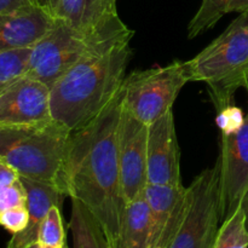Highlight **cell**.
<instances>
[{"label": "cell", "instance_id": "6da1fadb", "mask_svg": "<svg viewBox=\"0 0 248 248\" xmlns=\"http://www.w3.org/2000/svg\"><path fill=\"white\" fill-rule=\"evenodd\" d=\"M121 92L85 127L72 132L62 176V191L92 213L110 248L119 237L126 200L119 166Z\"/></svg>", "mask_w": 248, "mask_h": 248}, {"label": "cell", "instance_id": "7a4b0ae2", "mask_svg": "<svg viewBox=\"0 0 248 248\" xmlns=\"http://www.w3.org/2000/svg\"><path fill=\"white\" fill-rule=\"evenodd\" d=\"M135 31L108 39L90 51L50 89L51 118L70 132L96 120L120 94L132 58Z\"/></svg>", "mask_w": 248, "mask_h": 248}, {"label": "cell", "instance_id": "3957f363", "mask_svg": "<svg viewBox=\"0 0 248 248\" xmlns=\"http://www.w3.org/2000/svg\"><path fill=\"white\" fill-rule=\"evenodd\" d=\"M70 136L69 130L53 120L0 127V159L11 165L21 177L51 184L62 191Z\"/></svg>", "mask_w": 248, "mask_h": 248}, {"label": "cell", "instance_id": "277c9868", "mask_svg": "<svg viewBox=\"0 0 248 248\" xmlns=\"http://www.w3.org/2000/svg\"><path fill=\"white\" fill-rule=\"evenodd\" d=\"M188 64L191 81L207 85L216 110L234 103V94L248 81V12L235 18Z\"/></svg>", "mask_w": 248, "mask_h": 248}, {"label": "cell", "instance_id": "5b68a950", "mask_svg": "<svg viewBox=\"0 0 248 248\" xmlns=\"http://www.w3.org/2000/svg\"><path fill=\"white\" fill-rule=\"evenodd\" d=\"M191 81L188 61H174L164 67L135 70L121 87L123 107L145 125L173 109L181 90Z\"/></svg>", "mask_w": 248, "mask_h": 248}, {"label": "cell", "instance_id": "8992f818", "mask_svg": "<svg viewBox=\"0 0 248 248\" xmlns=\"http://www.w3.org/2000/svg\"><path fill=\"white\" fill-rule=\"evenodd\" d=\"M106 40L108 39L90 36L56 19L52 29L31 46L26 77L51 89L70 68Z\"/></svg>", "mask_w": 248, "mask_h": 248}, {"label": "cell", "instance_id": "52a82bcc", "mask_svg": "<svg viewBox=\"0 0 248 248\" xmlns=\"http://www.w3.org/2000/svg\"><path fill=\"white\" fill-rule=\"evenodd\" d=\"M222 224L219 166L203 170L188 186V208L171 248H213Z\"/></svg>", "mask_w": 248, "mask_h": 248}, {"label": "cell", "instance_id": "ba28073f", "mask_svg": "<svg viewBox=\"0 0 248 248\" xmlns=\"http://www.w3.org/2000/svg\"><path fill=\"white\" fill-rule=\"evenodd\" d=\"M248 93V81L245 86ZM219 166V196L222 222L241 205L248 189V111L237 132L222 135Z\"/></svg>", "mask_w": 248, "mask_h": 248}, {"label": "cell", "instance_id": "9c48e42d", "mask_svg": "<svg viewBox=\"0 0 248 248\" xmlns=\"http://www.w3.org/2000/svg\"><path fill=\"white\" fill-rule=\"evenodd\" d=\"M148 125L124 109L119 125V166L126 202L144 195L148 186Z\"/></svg>", "mask_w": 248, "mask_h": 248}, {"label": "cell", "instance_id": "30bf717a", "mask_svg": "<svg viewBox=\"0 0 248 248\" xmlns=\"http://www.w3.org/2000/svg\"><path fill=\"white\" fill-rule=\"evenodd\" d=\"M52 120L50 89L22 77L0 92V127L28 126Z\"/></svg>", "mask_w": 248, "mask_h": 248}, {"label": "cell", "instance_id": "8fae6325", "mask_svg": "<svg viewBox=\"0 0 248 248\" xmlns=\"http://www.w3.org/2000/svg\"><path fill=\"white\" fill-rule=\"evenodd\" d=\"M53 17L90 36L109 39L128 31L116 0H57Z\"/></svg>", "mask_w": 248, "mask_h": 248}, {"label": "cell", "instance_id": "7c38bea8", "mask_svg": "<svg viewBox=\"0 0 248 248\" xmlns=\"http://www.w3.org/2000/svg\"><path fill=\"white\" fill-rule=\"evenodd\" d=\"M152 219V248H171L188 208V186L148 184L144 191Z\"/></svg>", "mask_w": 248, "mask_h": 248}, {"label": "cell", "instance_id": "4fadbf2b", "mask_svg": "<svg viewBox=\"0 0 248 248\" xmlns=\"http://www.w3.org/2000/svg\"><path fill=\"white\" fill-rule=\"evenodd\" d=\"M148 184H181V152L173 109L148 125Z\"/></svg>", "mask_w": 248, "mask_h": 248}, {"label": "cell", "instance_id": "5bb4252c", "mask_svg": "<svg viewBox=\"0 0 248 248\" xmlns=\"http://www.w3.org/2000/svg\"><path fill=\"white\" fill-rule=\"evenodd\" d=\"M55 23V17L39 6L0 14V52L31 47Z\"/></svg>", "mask_w": 248, "mask_h": 248}, {"label": "cell", "instance_id": "9a60e30c", "mask_svg": "<svg viewBox=\"0 0 248 248\" xmlns=\"http://www.w3.org/2000/svg\"><path fill=\"white\" fill-rule=\"evenodd\" d=\"M21 181L27 191L29 222L23 232L12 235L6 248H24L38 241L40 227L50 208L53 206L62 207L63 200L67 198L60 189L51 184L24 177H21Z\"/></svg>", "mask_w": 248, "mask_h": 248}, {"label": "cell", "instance_id": "2e32d148", "mask_svg": "<svg viewBox=\"0 0 248 248\" xmlns=\"http://www.w3.org/2000/svg\"><path fill=\"white\" fill-rule=\"evenodd\" d=\"M114 248H152V219L144 195L126 202Z\"/></svg>", "mask_w": 248, "mask_h": 248}, {"label": "cell", "instance_id": "e0dca14e", "mask_svg": "<svg viewBox=\"0 0 248 248\" xmlns=\"http://www.w3.org/2000/svg\"><path fill=\"white\" fill-rule=\"evenodd\" d=\"M69 229L73 248H110L96 218L78 200H72Z\"/></svg>", "mask_w": 248, "mask_h": 248}, {"label": "cell", "instance_id": "ac0fdd59", "mask_svg": "<svg viewBox=\"0 0 248 248\" xmlns=\"http://www.w3.org/2000/svg\"><path fill=\"white\" fill-rule=\"evenodd\" d=\"M230 12H248V0H202L200 7L188 24V36L196 38Z\"/></svg>", "mask_w": 248, "mask_h": 248}, {"label": "cell", "instance_id": "d6986e66", "mask_svg": "<svg viewBox=\"0 0 248 248\" xmlns=\"http://www.w3.org/2000/svg\"><path fill=\"white\" fill-rule=\"evenodd\" d=\"M213 248H248L246 217L241 206L223 220Z\"/></svg>", "mask_w": 248, "mask_h": 248}, {"label": "cell", "instance_id": "ffe728a7", "mask_svg": "<svg viewBox=\"0 0 248 248\" xmlns=\"http://www.w3.org/2000/svg\"><path fill=\"white\" fill-rule=\"evenodd\" d=\"M31 51L24 47L0 52V92L26 75Z\"/></svg>", "mask_w": 248, "mask_h": 248}, {"label": "cell", "instance_id": "44dd1931", "mask_svg": "<svg viewBox=\"0 0 248 248\" xmlns=\"http://www.w3.org/2000/svg\"><path fill=\"white\" fill-rule=\"evenodd\" d=\"M43 248H63L65 245L64 227L62 219V207L53 206L40 227L38 237Z\"/></svg>", "mask_w": 248, "mask_h": 248}, {"label": "cell", "instance_id": "7402d4cb", "mask_svg": "<svg viewBox=\"0 0 248 248\" xmlns=\"http://www.w3.org/2000/svg\"><path fill=\"white\" fill-rule=\"evenodd\" d=\"M245 119H246V115L242 109L232 103L217 111L216 124L222 135H232L242 127Z\"/></svg>", "mask_w": 248, "mask_h": 248}, {"label": "cell", "instance_id": "603a6c76", "mask_svg": "<svg viewBox=\"0 0 248 248\" xmlns=\"http://www.w3.org/2000/svg\"><path fill=\"white\" fill-rule=\"evenodd\" d=\"M27 205V191L21 178L0 189V213Z\"/></svg>", "mask_w": 248, "mask_h": 248}, {"label": "cell", "instance_id": "cb8c5ba5", "mask_svg": "<svg viewBox=\"0 0 248 248\" xmlns=\"http://www.w3.org/2000/svg\"><path fill=\"white\" fill-rule=\"evenodd\" d=\"M28 222L29 212L27 205L11 208V210L0 213V225L12 232V235L23 232L28 225Z\"/></svg>", "mask_w": 248, "mask_h": 248}, {"label": "cell", "instance_id": "d4e9b609", "mask_svg": "<svg viewBox=\"0 0 248 248\" xmlns=\"http://www.w3.org/2000/svg\"><path fill=\"white\" fill-rule=\"evenodd\" d=\"M19 178H21V176H19L18 172L11 165L7 164L5 160L0 159V189L15 183Z\"/></svg>", "mask_w": 248, "mask_h": 248}, {"label": "cell", "instance_id": "484cf974", "mask_svg": "<svg viewBox=\"0 0 248 248\" xmlns=\"http://www.w3.org/2000/svg\"><path fill=\"white\" fill-rule=\"evenodd\" d=\"M36 6L34 0H0V14H11Z\"/></svg>", "mask_w": 248, "mask_h": 248}, {"label": "cell", "instance_id": "4316f807", "mask_svg": "<svg viewBox=\"0 0 248 248\" xmlns=\"http://www.w3.org/2000/svg\"><path fill=\"white\" fill-rule=\"evenodd\" d=\"M34 1H35L36 6L41 7V9H44L53 16V11H55L57 0H34Z\"/></svg>", "mask_w": 248, "mask_h": 248}, {"label": "cell", "instance_id": "83f0119b", "mask_svg": "<svg viewBox=\"0 0 248 248\" xmlns=\"http://www.w3.org/2000/svg\"><path fill=\"white\" fill-rule=\"evenodd\" d=\"M240 206H241L242 210H244L245 217H246V227L248 229V189H247L246 194L244 195V198H242L241 205H240Z\"/></svg>", "mask_w": 248, "mask_h": 248}, {"label": "cell", "instance_id": "f1b7e54d", "mask_svg": "<svg viewBox=\"0 0 248 248\" xmlns=\"http://www.w3.org/2000/svg\"><path fill=\"white\" fill-rule=\"evenodd\" d=\"M24 248H41V245L39 244V241H36V242H33V244L28 245V246H26Z\"/></svg>", "mask_w": 248, "mask_h": 248}, {"label": "cell", "instance_id": "f546056e", "mask_svg": "<svg viewBox=\"0 0 248 248\" xmlns=\"http://www.w3.org/2000/svg\"><path fill=\"white\" fill-rule=\"evenodd\" d=\"M63 248H69V247H68V245L65 244V245H64V247H63Z\"/></svg>", "mask_w": 248, "mask_h": 248}]
</instances>
